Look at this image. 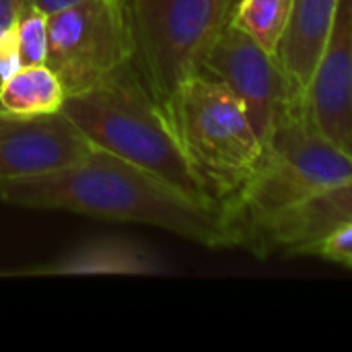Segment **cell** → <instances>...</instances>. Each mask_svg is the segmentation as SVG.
Masks as SVG:
<instances>
[{"label":"cell","mask_w":352,"mask_h":352,"mask_svg":"<svg viewBox=\"0 0 352 352\" xmlns=\"http://www.w3.org/2000/svg\"><path fill=\"white\" fill-rule=\"evenodd\" d=\"M47 12L27 4L16 19V41L21 66L45 64L47 56Z\"/></svg>","instance_id":"obj_15"},{"label":"cell","mask_w":352,"mask_h":352,"mask_svg":"<svg viewBox=\"0 0 352 352\" xmlns=\"http://www.w3.org/2000/svg\"><path fill=\"white\" fill-rule=\"evenodd\" d=\"M305 107L320 132L352 157V0H338L332 29L305 89Z\"/></svg>","instance_id":"obj_9"},{"label":"cell","mask_w":352,"mask_h":352,"mask_svg":"<svg viewBox=\"0 0 352 352\" xmlns=\"http://www.w3.org/2000/svg\"><path fill=\"white\" fill-rule=\"evenodd\" d=\"M21 68L16 23L0 31V80H6L12 72Z\"/></svg>","instance_id":"obj_17"},{"label":"cell","mask_w":352,"mask_h":352,"mask_svg":"<svg viewBox=\"0 0 352 352\" xmlns=\"http://www.w3.org/2000/svg\"><path fill=\"white\" fill-rule=\"evenodd\" d=\"M76 2H80V0H27V4H33L39 10L47 12V14H54V12H58L62 8H68V6H72Z\"/></svg>","instance_id":"obj_19"},{"label":"cell","mask_w":352,"mask_h":352,"mask_svg":"<svg viewBox=\"0 0 352 352\" xmlns=\"http://www.w3.org/2000/svg\"><path fill=\"white\" fill-rule=\"evenodd\" d=\"M346 223H352V179L270 223L256 237L250 252L262 256L283 250L305 256L316 241Z\"/></svg>","instance_id":"obj_11"},{"label":"cell","mask_w":352,"mask_h":352,"mask_svg":"<svg viewBox=\"0 0 352 352\" xmlns=\"http://www.w3.org/2000/svg\"><path fill=\"white\" fill-rule=\"evenodd\" d=\"M336 8L338 0H293L291 19L276 56L303 95L332 29Z\"/></svg>","instance_id":"obj_12"},{"label":"cell","mask_w":352,"mask_h":352,"mask_svg":"<svg viewBox=\"0 0 352 352\" xmlns=\"http://www.w3.org/2000/svg\"><path fill=\"white\" fill-rule=\"evenodd\" d=\"M130 66L161 105L194 74L239 0H122Z\"/></svg>","instance_id":"obj_5"},{"label":"cell","mask_w":352,"mask_h":352,"mask_svg":"<svg viewBox=\"0 0 352 352\" xmlns=\"http://www.w3.org/2000/svg\"><path fill=\"white\" fill-rule=\"evenodd\" d=\"M163 262L144 245L126 237H99L68 254L43 262L31 268L12 272H0V278H35V276H103V274H126V276H155L161 274Z\"/></svg>","instance_id":"obj_10"},{"label":"cell","mask_w":352,"mask_h":352,"mask_svg":"<svg viewBox=\"0 0 352 352\" xmlns=\"http://www.w3.org/2000/svg\"><path fill=\"white\" fill-rule=\"evenodd\" d=\"M60 111L95 148L148 171L188 200L219 210L186 161L163 105L130 64L85 93L66 95Z\"/></svg>","instance_id":"obj_3"},{"label":"cell","mask_w":352,"mask_h":352,"mask_svg":"<svg viewBox=\"0 0 352 352\" xmlns=\"http://www.w3.org/2000/svg\"><path fill=\"white\" fill-rule=\"evenodd\" d=\"M163 109L194 175L221 208L248 182L264 153L245 105L229 87L198 72Z\"/></svg>","instance_id":"obj_4"},{"label":"cell","mask_w":352,"mask_h":352,"mask_svg":"<svg viewBox=\"0 0 352 352\" xmlns=\"http://www.w3.org/2000/svg\"><path fill=\"white\" fill-rule=\"evenodd\" d=\"M25 6L27 0H0V31L14 25Z\"/></svg>","instance_id":"obj_18"},{"label":"cell","mask_w":352,"mask_h":352,"mask_svg":"<svg viewBox=\"0 0 352 352\" xmlns=\"http://www.w3.org/2000/svg\"><path fill=\"white\" fill-rule=\"evenodd\" d=\"M351 179L352 157L320 132L303 101L276 124L254 173L221 204L225 248L250 250L270 223Z\"/></svg>","instance_id":"obj_2"},{"label":"cell","mask_w":352,"mask_h":352,"mask_svg":"<svg viewBox=\"0 0 352 352\" xmlns=\"http://www.w3.org/2000/svg\"><path fill=\"white\" fill-rule=\"evenodd\" d=\"M130 62L122 0H80L47 16L45 64L66 95L85 93Z\"/></svg>","instance_id":"obj_6"},{"label":"cell","mask_w":352,"mask_h":352,"mask_svg":"<svg viewBox=\"0 0 352 352\" xmlns=\"http://www.w3.org/2000/svg\"><path fill=\"white\" fill-rule=\"evenodd\" d=\"M305 256H320L324 260L352 268V223L340 225L320 241H316Z\"/></svg>","instance_id":"obj_16"},{"label":"cell","mask_w":352,"mask_h":352,"mask_svg":"<svg viewBox=\"0 0 352 352\" xmlns=\"http://www.w3.org/2000/svg\"><path fill=\"white\" fill-rule=\"evenodd\" d=\"M0 82H2V80H0Z\"/></svg>","instance_id":"obj_20"},{"label":"cell","mask_w":352,"mask_h":352,"mask_svg":"<svg viewBox=\"0 0 352 352\" xmlns=\"http://www.w3.org/2000/svg\"><path fill=\"white\" fill-rule=\"evenodd\" d=\"M0 204L148 225L206 248H225L219 210L188 200L148 171L95 146L74 165L0 179Z\"/></svg>","instance_id":"obj_1"},{"label":"cell","mask_w":352,"mask_h":352,"mask_svg":"<svg viewBox=\"0 0 352 352\" xmlns=\"http://www.w3.org/2000/svg\"><path fill=\"white\" fill-rule=\"evenodd\" d=\"M293 10V0H239L231 23L270 54L278 52Z\"/></svg>","instance_id":"obj_14"},{"label":"cell","mask_w":352,"mask_h":352,"mask_svg":"<svg viewBox=\"0 0 352 352\" xmlns=\"http://www.w3.org/2000/svg\"><path fill=\"white\" fill-rule=\"evenodd\" d=\"M66 91L47 64L21 66L0 82V111L10 116H47L62 109Z\"/></svg>","instance_id":"obj_13"},{"label":"cell","mask_w":352,"mask_h":352,"mask_svg":"<svg viewBox=\"0 0 352 352\" xmlns=\"http://www.w3.org/2000/svg\"><path fill=\"white\" fill-rule=\"evenodd\" d=\"M200 74L223 82L241 99L262 142L289 111L305 101L303 91L295 87L278 56L264 50L233 23L206 52Z\"/></svg>","instance_id":"obj_7"},{"label":"cell","mask_w":352,"mask_h":352,"mask_svg":"<svg viewBox=\"0 0 352 352\" xmlns=\"http://www.w3.org/2000/svg\"><path fill=\"white\" fill-rule=\"evenodd\" d=\"M93 144L62 113L10 116L0 111V179L39 175L78 163Z\"/></svg>","instance_id":"obj_8"}]
</instances>
